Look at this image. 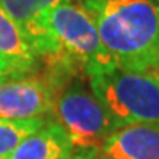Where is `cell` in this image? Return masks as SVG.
<instances>
[{
    "instance_id": "cell-1",
    "label": "cell",
    "mask_w": 159,
    "mask_h": 159,
    "mask_svg": "<svg viewBox=\"0 0 159 159\" xmlns=\"http://www.w3.org/2000/svg\"><path fill=\"white\" fill-rule=\"evenodd\" d=\"M119 68L159 71V0H81Z\"/></svg>"
},
{
    "instance_id": "cell-2",
    "label": "cell",
    "mask_w": 159,
    "mask_h": 159,
    "mask_svg": "<svg viewBox=\"0 0 159 159\" xmlns=\"http://www.w3.org/2000/svg\"><path fill=\"white\" fill-rule=\"evenodd\" d=\"M46 25L55 44V55L47 60L52 67L50 76H73L81 71L91 78L117 67L81 2L71 0L54 7L46 16Z\"/></svg>"
},
{
    "instance_id": "cell-3",
    "label": "cell",
    "mask_w": 159,
    "mask_h": 159,
    "mask_svg": "<svg viewBox=\"0 0 159 159\" xmlns=\"http://www.w3.org/2000/svg\"><path fill=\"white\" fill-rule=\"evenodd\" d=\"M88 80L98 101L120 127L159 124V71L115 67Z\"/></svg>"
},
{
    "instance_id": "cell-4",
    "label": "cell",
    "mask_w": 159,
    "mask_h": 159,
    "mask_svg": "<svg viewBox=\"0 0 159 159\" xmlns=\"http://www.w3.org/2000/svg\"><path fill=\"white\" fill-rule=\"evenodd\" d=\"M62 84L63 88L55 89V122L67 133L73 149H101L120 125L80 78L71 76L70 81Z\"/></svg>"
},
{
    "instance_id": "cell-5",
    "label": "cell",
    "mask_w": 159,
    "mask_h": 159,
    "mask_svg": "<svg viewBox=\"0 0 159 159\" xmlns=\"http://www.w3.org/2000/svg\"><path fill=\"white\" fill-rule=\"evenodd\" d=\"M55 88L49 78L8 76L0 81V119L33 120L54 112Z\"/></svg>"
},
{
    "instance_id": "cell-6",
    "label": "cell",
    "mask_w": 159,
    "mask_h": 159,
    "mask_svg": "<svg viewBox=\"0 0 159 159\" xmlns=\"http://www.w3.org/2000/svg\"><path fill=\"white\" fill-rule=\"evenodd\" d=\"M65 2L71 0H0V5L25 31L38 57L50 60L55 55V44L46 25V16L54 7Z\"/></svg>"
},
{
    "instance_id": "cell-7",
    "label": "cell",
    "mask_w": 159,
    "mask_h": 159,
    "mask_svg": "<svg viewBox=\"0 0 159 159\" xmlns=\"http://www.w3.org/2000/svg\"><path fill=\"white\" fill-rule=\"evenodd\" d=\"M38 65L39 57L25 31L0 5V67L7 78L31 75Z\"/></svg>"
},
{
    "instance_id": "cell-8",
    "label": "cell",
    "mask_w": 159,
    "mask_h": 159,
    "mask_svg": "<svg viewBox=\"0 0 159 159\" xmlns=\"http://www.w3.org/2000/svg\"><path fill=\"white\" fill-rule=\"evenodd\" d=\"M101 151L112 159H159V124H128L109 135Z\"/></svg>"
},
{
    "instance_id": "cell-9",
    "label": "cell",
    "mask_w": 159,
    "mask_h": 159,
    "mask_svg": "<svg viewBox=\"0 0 159 159\" xmlns=\"http://www.w3.org/2000/svg\"><path fill=\"white\" fill-rule=\"evenodd\" d=\"M73 146L55 120L46 124L21 141L8 159H70Z\"/></svg>"
},
{
    "instance_id": "cell-10",
    "label": "cell",
    "mask_w": 159,
    "mask_h": 159,
    "mask_svg": "<svg viewBox=\"0 0 159 159\" xmlns=\"http://www.w3.org/2000/svg\"><path fill=\"white\" fill-rule=\"evenodd\" d=\"M46 124V119L33 120H3L0 119V159H8L26 136Z\"/></svg>"
},
{
    "instance_id": "cell-11",
    "label": "cell",
    "mask_w": 159,
    "mask_h": 159,
    "mask_svg": "<svg viewBox=\"0 0 159 159\" xmlns=\"http://www.w3.org/2000/svg\"><path fill=\"white\" fill-rule=\"evenodd\" d=\"M75 159H112L109 156H106L101 149H84V151H78L73 154Z\"/></svg>"
},
{
    "instance_id": "cell-12",
    "label": "cell",
    "mask_w": 159,
    "mask_h": 159,
    "mask_svg": "<svg viewBox=\"0 0 159 159\" xmlns=\"http://www.w3.org/2000/svg\"><path fill=\"white\" fill-rule=\"evenodd\" d=\"M5 78H7V73L3 71V68L0 67V81H2V80H5Z\"/></svg>"
},
{
    "instance_id": "cell-13",
    "label": "cell",
    "mask_w": 159,
    "mask_h": 159,
    "mask_svg": "<svg viewBox=\"0 0 159 159\" xmlns=\"http://www.w3.org/2000/svg\"><path fill=\"white\" fill-rule=\"evenodd\" d=\"M70 159H75V157H73V156H71V157H70Z\"/></svg>"
}]
</instances>
